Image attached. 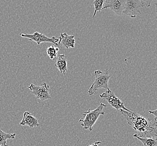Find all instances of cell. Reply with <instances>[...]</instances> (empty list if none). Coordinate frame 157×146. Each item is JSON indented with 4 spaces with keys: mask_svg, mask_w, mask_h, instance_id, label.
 Masks as SVG:
<instances>
[{
    "mask_svg": "<svg viewBox=\"0 0 157 146\" xmlns=\"http://www.w3.org/2000/svg\"><path fill=\"white\" fill-rule=\"evenodd\" d=\"M120 112L126 118L128 124L140 133L138 134L140 137H157V129L152 125L151 120L132 111L128 112L121 110Z\"/></svg>",
    "mask_w": 157,
    "mask_h": 146,
    "instance_id": "6da1fadb",
    "label": "cell"
},
{
    "mask_svg": "<svg viewBox=\"0 0 157 146\" xmlns=\"http://www.w3.org/2000/svg\"><path fill=\"white\" fill-rule=\"evenodd\" d=\"M106 106L103 103H101L96 109L94 110H88L85 111L83 115V118H81L79 122L83 127V129L92 131L93 127L101 115H105V112L103 111V108Z\"/></svg>",
    "mask_w": 157,
    "mask_h": 146,
    "instance_id": "7a4b0ae2",
    "label": "cell"
},
{
    "mask_svg": "<svg viewBox=\"0 0 157 146\" xmlns=\"http://www.w3.org/2000/svg\"><path fill=\"white\" fill-rule=\"evenodd\" d=\"M109 69H106L104 71L96 70L94 71V80L92 86L88 89L89 95H95L98 89H104L110 90L108 86L109 81L111 75H109Z\"/></svg>",
    "mask_w": 157,
    "mask_h": 146,
    "instance_id": "3957f363",
    "label": "cell"
},
{
    "mask_svg": "<svg viewBox=\"0 0 157 146\" xmlns=\"http://www.w3.org/2000/svg\"><path fill=\"white\" fill-rule=\"evenodd\" d=\"M20 35L22 38H25L28 39L30 41L34 42L36 43L38 45H41V43H52L54 45L59 46L58 42H59V38H57L55 37H52L51 38H49L46 35L38 32H35L32 34H23L20 33Z\"/></svg>",
    "mask_w": 157,
    "mask_h": 146,
    "instance_id": "277c9868",
    "label": "cell"
},
{
    "mask_svg": "<svg viewBox=\"0 0 157 146\" xmlns=\"http://www.w3.org/2000/svg\"><path fill=\"white\" fill-rule=\"evenodd\" d=\"M101 99H104L110 104L116 110H125L128 112H132L129 109L126 108L123 102L117 97H116L113 91L111 90H107L104 93L100 95Z\"/></svg>",
    "mask_w": 157,
    "mask_h": 146,
    "instance_id": "5b68a950",
    "label": "cell"
},
{
    "mask_svg": "<svg viewBox=\"0 0 157 146\" xmlns=\"http://www.w3.org/2000/svg\"><path fill=\"white\" fill-rule=\"evenodd\" d=\"M28 88L32 91V94H33L36 99H39L41 101H45L52 99L50 95L49 86L46 83L42 84L40 86L31 84L29 86Z\"/></svg>",
    "mask_w": 157,
    "mask_h": 146,
    "instance_id": "8992f818",
    "label": "cell"
},
{
    "mask_svg": "<svg viewBox=\"0 0 157 146\" xmlns=\"http://www.w3.org/2000/svg\"><path fill=\"white\" fill-rule=\"evenodd\" d=\"M144 6L140 0H126L125 6L123 13L131 18H135L138 14H141L140 8Z\"/></svg>",
    "mask_w": 157,
    "mask_h": 146,
    "instance_id": "52a82bcc",
    "label": "cell"
},
{
    "mask_svg": "<svg viewBox=\"0 0 157 146\" xmlns=\"http://www.w3.org/2000/svg\"><path fill=\"white\" fill-rule=\"evenodd\" d=\"M126 0H110L105 3L102 11L106 9L113 10L115 14L121 16L125 6Z\"/></svg>",
    "mask_w": 157,
    "mask_h": 146,
    "instance_id": "ba28073f",
    "label": "cell"
},
{
    "mask_svg": "<svg viewBox=\"0 0 157 146\" xmlns=\"http://www.w3.org/2000/svg\"><path fill=\"white\" fill-rule=\"evenodd\" d=\"M20 125L28 126L30 128L37 127L39 126V121L28 111H25L23 114V119L20 122Z\"/></svg>",
    "mask_w": 157,
    "mask_h": 146,
    "instance_id": "9c48e42d",
    "label": "cell"
},
{
    "mask_svg": "<svg viewBox=\"0 0 157 146\" xmlns=\"http://www.w3.org/2000/svg\"><path fill=\"white\" fill-rule=\"evenodd\" d=\"M58 45L62 44L63 47L66 48H73L75 46V39L74 35H69L66 33H62L59 37Z\"/></svg>",
    "mask_w": 157,
    "mask_h": 146,
    "instance_id": "30bf717a",
    "label": "cell"
},
{
    "mask_svg": "<svg viewBox=\"0 0 157 146\" xmlns=\"http://www.w3.org/2000/svg\"><path fill=\"white\" fill-rule=\"evenodd\" d=\"M55 67L63 75H65L66 74L68 70L67 57L65 55H59L58 56Z\"/></svg>",
    "mask_w": 157,
    "mask_h": 146,
    "instance_id": "8fae6325",
    "label": "cell"
},
{
    "mask_svg": "<svg viewBox=\"0 0 157 146\" xmlns=\"http://www.w3.org/2000/svg\"><path fill=\"white\" fill-rule=\"evenodd\" d=\"M133 137L139 140L141 143L143 144L144 146H157V138L155 137H140L138 134H135Z\"/></svg>",
    "mask_w": 157,
    "mask_h": 146,
    "instance_id": "7c38bea8",
    "label": "cell"
},
{
    "mask_svg": "<svg viewBox=\"0 0 157 146\" xmlns=\"http://www.w3.org/2000/svg\"><path fill=\"white\" fill-rule=\"evenodd\" d=\"M16 136L15 133H7L0 128V146H7V140L14 139Z\"/></svg>",
    "mask_w": 157,
    "mask_h": 146,
    "instance_id": "4fadbf2b",
    "label": "cell"
},
{
    "mask_svg": "<svg viewBox=\"0 0 157 146\" xmlns=\"http://www.w3.org/2000/svg\"><path fill=\"white\" fill-rule=\"evenodd\" d=\"M59 51V48L56 47L54 46H50L47 49V53L51 60H53L57 58L58 52Z\"/></svg>",
    "mask_w": 157,
    "mask_h": 146,
    "instance_id": "5bb4252c",
    "label": "cell"
},
{
    "mask_svg": "<svg viewBox=\"0 0 157 146\" xmlns=\"http://www.w3.org/2000/svg\"><path fill=\"white\" fill-rule=\"evenodd\" d=\"M106 0H94L92 2V4L94 5V13L92 18H94L96 15V13L98 12H101L102 11V9L103 7V5L105 2Z\"/></svg>",
    "mask_w": 157,
    "mask_h": 146,
    "instance_id": "9a60e30c",
    "label": "cell"
},
{
    "mask_svg": "<svg viewBox=\"0 0 157 146\" xmlns=\"http://www.w3.org/2000/svg\"><path fill=\"white\" fill-rule=\"evenodd\" d=\"M144 7H149L151 6V2L153 0H140Z\"/></svg>",
    "mask_w": 157,
    "mask_h": 146,
    "instance_id": "2e32d148",
    "label": "cell"
},
{
    "mask_svg": "<svg viewBox=\"0 0 157 146\" xmlns=\"http://www.w3.org/2000/svg\"><path fill=\"white\" fill-rule=\"evenodd\" d=\"M152 125L154 127L155 129H157V119L156 118H154V120L153 121H151Z\"/></svg>",
    "mask_w": 157,
    "mask_h": 146,
    "instance_id": "e0dca14e",
    "label": "cell"
},
{
    "mask_svg": "<svg viewBox=\"0 0 157 146\" xmlns=\"http://www.w3.org/2000/svg\"><path fill=\"white\" fill-rule=\"evenodd\" d=\"M149 113L150 114L153 115L155 116V118H156L157 119V109L153 111H149Z\"/></svg>",
    "mask_w": 157,
    "mask_h": 146,
    "instance_id": "ac0fdd59",
    "label": "cell"
},
{
    "mask_svg": "<svg viewBox=\"0 0 157 146\" xmlns=\"http://www.w3.org/2000/svg\"><path fill=\"white\" fill-rule=\"evenodd\" d=\"M102 142H100V141H98V142H96L95 143H93L92 144H91V145H89L88 146H98V144H101Z\"/></svg>",
    "mask_w": 157,
    "mask_h": 146,
    "instance_id": "d6986e66",
    "label": "cell"
},
{
    "mask_svg": "<svg viewBox=\"0 0 157 146\" xmlns=\"http://www.w3.org/2000/svg\"><path fill=\"white\" fill-rule=\"evenodd\" d=\"M155 11H156L157 14V2L155 4Z\"/></svg>",
    "mask_w": 157,
    "mask_h": 146,
    "instance_id": "ffe728a7",
    "label": "cell"
}]
</instances>
